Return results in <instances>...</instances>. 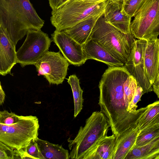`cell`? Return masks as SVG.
I'll return each mask as SVG.
<instances>
[{
    "label": "cell",
    "instance_id": "21",
    "mask_svg": "<svg viewBox=\"0 0 159 159\" xmlns=\"http://www.w3.org/2000/svg\"><path fill=\"white\" fill-rule=\"evenodd\" d=\"M148 106L137 125L140 131L148 127L159 124V101H157Z\"/></svg>",
    "mask_w": 159,
    "mask_h": 159
},
{
    "label": "cell",
    "instance_id": "31",
    "mask_svg": "<svg viewBox=\"0 0 159 159\" xmlns=\"http://www.w3.org/2000/svg\"><path fill=\"white\" fill-rule=\"evenodd\" d=\"M159 76L158 77L152 85L153 91L158 98L159 97Z\"/></svg>",
    "mask_w": 159,
    "mask_h": 159
},
{
    "label": "cell",
    "instance_id": "6",
    "mask_svg": "<svg viewBox=\"0 0 159 159\" xmlns=\"http://www.w3.org/2000/svg\"><path fill=\"white\" fill-rule=\"evenodd\" d=\"M39 127L38 118L32 115L10 125L0 123V141L13 150L26 147L38 138Z\"/></svg>",
    "mask_w": 159,
    "mask_h": 159
},
{
    "label": "cell",
    "instance_id": "34",
    "mask_svg": "<svg viewBox=\"0 0 159 159\" xmlns=\"http://www.w3.org/2000/svg\"><path fill=\"white\" fill-rule=\"evenodd\" d=\"M111 0L113 1L116 2H122V0Z\"/></svg>",
    "mask_w": 159,
    "mask_h": 159
},
{
    "label": "cell",
    "instance_id": "9",
    "mask_svg": "<svg viewBox=\"0 0 159 159\" xmlns=\"http://www.w3.org/2000/svg\"><path fill=\"white\" fill-rule=\"evenodd\" d=\"M38 72L49 84L58 85L66 78L69 63L60 52L47 51L34 65Z\"/></svg>",
    "mask_w": 159,
    "mask_h": 159
},
{
    "label": "cell",
    "instance_id": "4",
    "mask_svg": "<svg viewBox=\"0 0 159 159\" xmlns=\"http://www.w3.org/2000/svg\"><path fill=\"white\" fill-rule=\"evenodd\" d=\"M103 14L96 21L90 39L95 41L124 64L130 53L135 38L131 33L124 34L107 23Z\"/></svg>",
    "mask_w": 159,
    "mask_h": 159
},
{
    "label": "cell",
    "instance_id": "17",
    "mask_svg": "<svg viewBox=\"0 0 159 159\" xmlns=\"http://www.w3.org/2000/svg\"><path fill=\"white\" fill-rule=\"evenodd\" d=\"M103 14L86 19L71 28L62 31L83 45L90 39L92 29L98 19Z\"/></svg>",
    "mask_w": 159,
    "mask_h": 159
},
{
    "label": "cell",
    "instance_id": "28",
    "mask_svg": "<svg viewBox=\"0 0 159 159\" xmlns=\"http://www.w3.org/2000/svg\"><path fill=\"white\" fill-rule=\"evenodd\" d=\"M14 150L0 141V159H14Z\"/></svg>",
    "mask_w": 159,
    "mask_h": 159
},
{
    "label": "cell",
    "instance_id": "5",
    "mask_svg": "<svg viewBox=\"0 0 159 159\" xmlns=\"http://www.w3.org/2000/svg\"><path fill=\"white\" fill-rule=\"evenodd\" d=\"M109 1L89 3L82 0H71L52 11L51 22L58 31L71 28L86 19L103 14Z\"/></svg>",
    "mask_w": 159,
    "mask_h": 159
},
{
    "label": "cell",
    "instance_id": "24",
    "mask_svg": "<svg viewBox=\"0 0 159 159\" xmlns=\"http://www.w3.org/2000/svg\"><path fill=\"white\" fill-rule=\"evenodd\" d=\"M144 0H122L121 11L123 14L131 17L140 8Z\"/></svg>",
    "mask_w": 159,
    "mask_h": 159
},
{
    "label": "cell",
    "instance_id": "23",
    "mask_svg": "<svg viewBox=\"0 0 159 159\" xmlns=\"http://www.w3.org/2000/svg\"><path fill=\"white\" fill-rule=\"evenodd\" d=\"M158 137H159V124L148 127L140 130L135 145L138 146H142Z\"/></svg>",
    "mask_w": 159,
    "mask_h": 159
},
{
    "label": "cell",
    "instance_id": "27",
    "mask_svg": "<svg viewBox=\"0 0 159 159\" xmlns=\"http://www.w3.org/2000/svg\"><path fill=\"white\" fill-rule=\"evenodd\" d=\"M27 153L34 159H43L35 139L31 141L25 147Z\"/></svg>",
    "mask_w": 159,
    "mask_h": 159
},
{
    "label": "cell",
    "instance_id": "26",
    "mask_svg": "<svg viewBox=\"0 0 159 159\" xmlns=\"http://www.w3.org/2000/svg\"><path fill=\"white\" fill-rule=\"evenodd\" d=\"M143 94L142 89L138 85L133 99L129 105L128 110L130 113H135L139 112L142 108L137 110V103L141 100V98Z\"/></svg>",
    "mask_w": 159,
    "mask_h": 159
},
{
    "label": "cell",
    "instance_id": "10",
    "mask_svg": "<svg viewBox=\"0 0 159 159\" xmlns=\"http://www.w3.org/2000/svg\"><path fill=\"white\" fill-rule=\"evenodd\" d=\"M146 43L145 40L135 39L130 53L124 64L130 74L136 79L138 85L142 89L143 94L153 91L145 68L144 54Z\"/></svg>",
    "mask_w": 159,
    "mask_h": 159
},
{
    "label": "cell",
    "instance_id": "7",
    "mask_svg": "<svg viewBox=\"0 0 159 159\" xmlns=\"http://www.w3.org/2000/svg\"><path fill=\"white\" fill-rule=\"evenodd\" d=\"M133 17L130 32L138 39L148 40L159 34V0H144Z\"/></svg>",
    "mask_w": 159,
    "mask_h": 159
},
{
    "label": "cell",
    "instance_id": "1",
    "mask_svg": "<svg viewBox=\"0 0 159 159\" xmlns=\"http://www.w3.org/2000/svg\"><path fill=\"white\" fill-rule=\"evenodd\" d=\"M123 66H108L99 82L98 104L105 116L113 134L116 137L137 127L141 116L148 108L130 113L128 107L135 93L138 84Z\"/></svg>",
    "mask_w": 159,
    "mask_h": 159
},
{
    "label": "cell",
    "instance_id": "29",
    "mask_svg": "<svg viewBox=\"0 0 159 159\" xmlns=\"http://www.w3.org/2000/svg\"><path fill=\"white\" fill-rule=\"evenodd\" d=\"M14 159H34L26 152L25 147L18 149H14Z\"/></svg>",
    "mask_w": 159,
    "mask_h": 159
},
{
    "label": "cell",
    "instance_id": "11",
    "mask_svg": "<svg viewBox=\"0 0 159 159\" xmlns=\"http://www.w3.org/2000/svg\"><path fill=\"white\" fill-rule=\"evenodd\" d=\"M51 36L52 41L69 63L80 66L85 63L87 60L83 52V45L63 31L56 30Z\"/></svg>",
    "mask_w": 159,
    "mask_h": 159
},
{
    "label": "cell",
    "instance_id": "12",
    "mask_svg": "<svg viewBox=\"0 0 159 159\" xmlns=\"http://www.w3.org/2000/svg\"><path fill=\"white\" fill-rule=\"evenodd\" d=\"M16 46L0 25V75L10 74L17 63Z\"/></svg>",
    "mask_w": 159,
    "mask_h": 159
},
{
    "label": "cell",
    "instance_id": "18",
    "mask_svg": "<svg viewBox=\"0 0 159 159\" xmlns=\"http://www.w3.org/2000/svg\"><path fill=\"white\" fill-rule=\"evenodd\" d=\"M125 159H159V137L142 146L135 144Z\"/></svg>",
    "mask_w": 159,
    "mask_h": 159
},
{
    "label": "cell",
    "instance_id": "22",
    "mask_svg": "<svg viewBox=\"0 0 159 159\" xmlns=\"http://www.w3.org/2000/svg\"><path fill=\"white\" fill-rule=\"evenodd\" d=\"M67 80L72 92L74 105V117L75 118L83 108V90L80 87L79 79L75 75H70Z\"/></svg>",
    "mask_w": 159,
    "mask_h": 159
},
{
    "label": "cell",
    "instance_id": "15",
    "mask_svg": "<svg viewBox=\"0 0 159 159\" xmlns=\"http://www.w3.org/2000/svg\"><path fill=\"white\" fill-rule=\"evenodd\" d=\"M83 50L86 60H95L106 64L108 66H124L123 63L93 40L91 39L84 44Z\"/></svg>",
    "mask_w": 159,
    "mask_h": 159
},
{
    "label": "cell",
    "instance_id": "32",
    "mask_svg": "<svg viewBox=\"0 0 159 159\" xmlns=\"http://www.w3.org/2000/svg\"><path fill=\"white\" fill-rule=\"evenodd\" d=\"M5 97V93L2 87L0 81V106L2 105L4 103Z\"/></svg>",
    "mask_w": 159,
    "mask_h": 159
},
{
    "label": "cell",
    "instance_id": "19",
    "mask_svg": "<svg viewBox=\"0 0 159 159\" xmlns=\"http://www.w3.org/2000/svg\"><path fill=\"white\" fill-rule=\"evenodd\" d=\"M116 139L113 134L102 139L85 159H112Z\"/></svg>",
    "mask_w": 159,
    "mask_h": 159
},
{
    "label": "cell",
    "instance_id": "30",
    "mask_svg": "<svg viewBox=\"0 0 159 159\" xmlns=\"http://www.w3.org/2000/svg\"><path fill=\"white\" fill-rule=\"evenodd\" d=\"M71 0H48L52 10H56Z\"/></svg>",
    "mask_w": 159,
    "mask_h": 159
},
{
    "label": "cell",
    "instance_id": "8",
    "mask_svg": "<svg viewBox=\"0 0 159 159\" xmlns=\"http://www.w3.org/2000/svg\"><path fill=\"white\" fill-rule=\"evenodd\" d=\"M51 40L41 30H31L21 46L16 52L17 63L23 67L34 65L49 49Z\"/></svg>",
    "mask_w": 159,
    "mask_h": 159
},
{
    "label": "cell",
    "instance_id": "13",
    "mask_svg": "<svg viewBox=\"0 0 159 159\" xmlns=\"http://www.w3.org/2000/svg\"><path fill=\"white\" fill-rule=\"evenodd\" d=\"M122 2L109 0L103 14L105 20L122 33L131 34L130 24L131 18L121 11Z\"/></svg>",
    "mask_w": 159,
    "mask_h": 159
},
{
    "label": "cell",
    "instance_id": "20",
    "mask_svg": "<svg viewBox=\"0 0 159 159\" xmlns=\"http://www.w3.org/2000/svg\"><path fill=\"white\" fill-rule=\"evenodd\" d=\"M35 141L43 159H69L68 151L61 146L37 138Z\"/></svg>",
    "mask_w": 159,
    "mask_h": 159
},
{
    "label": "cell",
    "instance_id": "3",
    "mask_svg": "<svg viewBox=\"0 0 159 159\" xmlns=\"http://www.w3.org/2000/svg\"><path fill=\"white\" fill-rule=\"evenodd\" d=\"M110 127L102 112H93L86 119L85 125L80 127L75 137L68 139L70 158L85 159L98 143L107 136Z\"/></svg>",
    "mask_w": 159,
    "mask_h": 159
},
{
    "label": "cell",
    "instance_id": "33",
    "mask_svg": "<svg viewBox=\"0 0 159 159\" xmlns=\"http://www.w3.org/2000/svg\"><path fill=\"white\" fill-rule=\"evenodd\" d=\"M84 2L89 3H95L106 0H82Z\"/></svg>",
    "mask_w": 159,
    "mask_h": 159
},
{
    "label": "cell",
    "instance_id": "2",
    "mask_svg": "<svg viewBox=\"0 0 159 159\" xmlns=\"http://www.w3.org/2000/svg\"><path fill=\"white\" fill-rule=\"evenodd\" d=\"M44 21L30 0H0V25L16 46L31 30H40Z\"/></svg>",
    "mask_w": 159,
    "mask_h": 159
},
{
    "label": "cell",
    "instance_id": "14",
    "mask_svg": "<svg viewBox=\"0 0 159 159\" xmlns=\"http://www.w3.org/2000/svg\"><path fill=\"white\" fill-rule=\"evenodd\" d=\"M159 39L158 38L147 40L144 54L145 70L152 86L159 76Z\"/></svg>",
    "mask_w": 159,
    "mask_h": 159
},
{
    "label": "cell",
    "instance_id": "16",
    "mask_svg": "<svg viewBox=\"0 0 159 159\" xmlns=\"http://www.w3.org/2000/svg\"><path fill=\"white\" fill-rule=\"evenodd\" d=\"M140 130L137 126L116 137L112 159H125L126 155L135 144Z\"/></svg>",
    "mask_w": 159,
    "mask_h": 159
},
{
    "label": "cell",
    "instance_id": "25",
    "mask_svg": "<svg viewBox=\"0 0 159 159\" xmlns=\"http://www.w3.org/2000/svg\"><path fill=\"white\" fill-rule=\"evenodd\" d=\"M22 116L13 112H9L6 110L0 111V123L6 125L13 124L19 121Z\"/></svg>",
    "mask_w": 159,
    "mask_h": 159
}]
</instances>
